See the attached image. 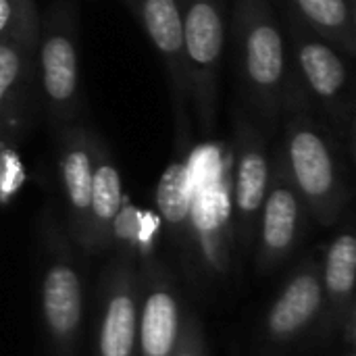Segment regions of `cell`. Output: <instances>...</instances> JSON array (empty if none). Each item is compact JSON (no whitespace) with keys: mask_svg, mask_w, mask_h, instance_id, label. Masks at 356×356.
Wrapping results in <instances>:
<instances>
[{"mask_svg":"<svg viewBox=\"0 0 356 356\" xmlns=\"http://www.w3.org/2000/svg\"><path fill=\"white\" fill-rule=\"evenodd\" d=\"M280 121L284 125L280 152L296 192L319 225H336L353 198L342 142L313 115L305 83L292 90Z\"/></svg>","mask_w":356,"mask_h":356,"instance_id":"cell-1","label":"cell"},{"mask_svg":"<svg viewBox=\"0 0 356 356\" xmlns=\"http://www.w3.org/2000/svg\"><path fill=\"white\" fill-rule=\"evenodd\" d=\"M234 25L242 94L257 123L269 134L280 123L300 75L269 0H236Z\"/></svg>","mask_w":356,"mask_h":356,"instance_id":"cell-2","label":"cell"},{"mask_svg":"<svg viewBox=\"0 0 356 356\" xmlns=\"http://www.w3.org/2000/svg\"><path fill=\"white\" fill-rule=\"evenodd\" d=\"M40 317L52 356H79L86 288L67 232L44 215L40 223Z\"/></svg>","mask_w":356,"mask_h":356,"instance_id":"cell-3","label":"cell"},{"mask_svg":"<svg viewBox=\"0 0 356 356\" xmlns=\"http://www.w3.org/2000/svg\"><path fill=\"white\" fill-rule=\"evenodd\" d=\"M290 54L305 83L311 104H317L323 123L338 136L350 161L355 159V83L346 56L313 33L292 10L286 15Z\"/></svg>","mask_w":356,"mask_h":356,"instance_id":"cell-4","label":"cell"},{"mask_svg":"<svg viewBox=\"0 0 356 356\" xmlns=\"http://www.w3.org/2000/svg\"><path fill=\"white\" fill-rule=\"evenodd\" d=\"M190 108L200 134L217 123L219 69L225 44V0H179Z\"/></svg>","mask_w":356,"mask_h":356,"instance_id":"cell-5","label":"cell"},{"mask_svg":"<svg viewBox=\"0 0 356 356\" xmlns=\"http://www.w3.org/2000/svg\"><path fill=\"white\" fill-rule=\"evenodd\" d=\"M40 86L50 119L63 127L75 121L79 111V52L77 17L69 0L54 2L40 21L35 48Z\"/></svg>","mask_w":356,"mask_h":356,"instance_id":"cell-6","label":"cell"},{"mask_svg":"<svg viewBox=\"0 0 356 356\" xmlns=\"http://www.w3.org/2000/svg\"><path fill=\"white\" fill-rule=\"evenodd\" d=\"M309 209L296 192L280 148L271 159L269 188L257 221V267L271 273L280 269L302 242L309 227Z\"/></svg>","mask_w":356,"mask_h":356,"instance_id":"cell-7","label":"cell"},{"mask_svg":"<svg viewBox=\"0 0 356 356\" xmlns=\"http://www.w3.org/2000/svg\"><path fill=\"white\" fill-rule=\"evenodd\" d=\"M138 292L136 257L123 248L100 277L96 356H138Z\"/></svg>","mask_w":356,"mask_h":356,"instance_id":"cell-8","label":"cell"},{"mask_svg":"<svg viewBox=\"0 0 356 356\" xmlns=\"http://www.w3.org/2000/svg\"><path fill=\"white\" fill-rule=\"evenodd\" d=\"M232 154H234V175H232L234 223L240 244L246 250H250L254 244L261 207L269 188L271 156L261 125L248 113H236Z\"/></svg>","mask_w":356,"mask_h":356,"instance_id":"cell-9","label":"cell"},{"mask_svg":"<svg viewBox=\"0 0 356 356\" xmlns=\"http://www.w3.org/2000/svg\"><path fill=\"white\" fill-rule=\"evenodd\" d=\"M159 52L171 88L177 144L190 142V92L179 0H123Z\"/></svg>","mask_w":356,"mask_h":356,"instance_id":"cell-10","label":"cell"},{"mask_svg":"<svg viewBox=\"0 0 356 356\" xmlns=\"http://www.w3.org/2000/svg\"><path fill=\"white\" fill-rule=\"evenodd\" d=\"M138 286V356H171L184 317L173 273L161 259L144 254Z\"/></svg>","mask_w":356,"mask_h":356,"instance_id":"cell-11","label":"cell"},{"mask_svg":"<svg viewBox=\"0 0 356 356\" xmlns=\"http://www.w3.org/2000/svg\"><path fill=\"white\" fill-rule=\"evenodd\" d=\"M325 315V294L321 282V261L311 254L282 286L265 313V336L271 344H294Z\"/></svg>","mask_w":356,"mask_h":356,"instance_id":"cell-12","label":"cell"},{"mask_svg":"<svg viewBox=\"0 0 356 356\" xmlns=\"http://www.w3.org/2000/svg\"><path fill=\"white\" fill-rule=\"evenodd\" d=\"M96 138L81 125L60 127L58 138V175L67 207V236L79 250H88L90 232V196L94 173Z\"/></svg>","mask_w":356,"mask_h":356,"instance_id":"cell-13","label":"cell"},{"mask_svg":"<svg viewBox=\"0 0 356 356\" xmlns=\"http://www.w3.org/2000/svg\"><path fill=\"white\" fill-rule=\"evenodd\" d=\"M40 23L29 25L4 40H0V136L13 131L23 113Z\"/></svg>","mask_w":356,"mask_h":356,"instance_id":"cell-14","label":"cell"},{"mask_svg":"<svg viewBox=\"0 0 356 356\" xmlns=\"http://www.w3.org/2000/svg\"><path fill=\"white\" fill-rule=\"evenodd\" d=\"M123 209L121 173L100 138L94 146V173L90 196V232L86 254H100L115 244V225Z\"/></svg>","mask_w":356,"mask_h":356,"instance_id":"cell-15","label":"cell"},{"mask_svg":"<svg viewBox=\"0 0 356 356\" xmlns=\"http://www.w3.org/2000/svg\"><path fill=\"white\" fill-rule=\"evenodd\" d=\"M356 238L353 229L340 232L325 248L321 261V282L325 294V315L319 332H336L344 317L356 309Z\"/></svg>","mask_w":356,"mask_h":356,"instance_id":"cell-16","label":"cell"},{"mask_svg":"<svg viewBox=\"0 0 356 356\" xmlns=\"http://www.w3.org/2000/svg\"><path fill=\"white\" fill-rule=\"evenodd\" d=\"M290 10L344 56L356 54L355 0H286Z\"/></svg>","mask_w":356,"mask_h":356,"instance_id":"cell-17","label":"cell"},{"mask_svg":"<svg viewBox=\"0 0 356 356\" xmlns=\"http://www.w3.org/2000/svg\"><path fill=\"white\" fill-rule=\"evenodd\" d=\"M156 202L169 234L184 246L192 242V196L190 173L184 159L173 161L156 188Z\"/></svg>","mask_w":356,"mask_h":356,"instance_id":"cell-18","label":"cell"},{"mask_svg":"<svg viewBox=\"0 0 356 356\" xmlns=\"http://www.w3.org/2000/svg\"><path fill=\"white\" fill-rule=\"evenodd\" d=\"M40 23L33 0H0V40Z\"/></svg>","mask_w":356,"mask_h":356,"instance_id":"cell-19","label":"cell"},{"mask_svg":"<svg viewBox=\"0 0 356 356\" xmlns=\"http://www.w3.org/2000/svg\"><path fill=\"white\" fill-rule=\"evenodd\" d=\"M171 356H209L207 355V344H204V334L200 327V321L196 315L186 313L181 317V327H179V338L173 348Z\"/></svg>","mask_w":356,"mask_h":356,"instance_id":"cell-20","label":"cell"},{"mask_svg":"<svg viewBox=\"0 0 356 356\" xmlns=\"http://www.w3.org/2000/svg\"><path fill=\"white\" fill-rule=\"evenodd\" d=\"M344 356H356V355H355V353H353V348H350V350H348V353H346V355H344Z\"/></svg>","mask_w":356,"mask_h":356,"instance_id":"cell-21","label":"cell"}]
</instances>
